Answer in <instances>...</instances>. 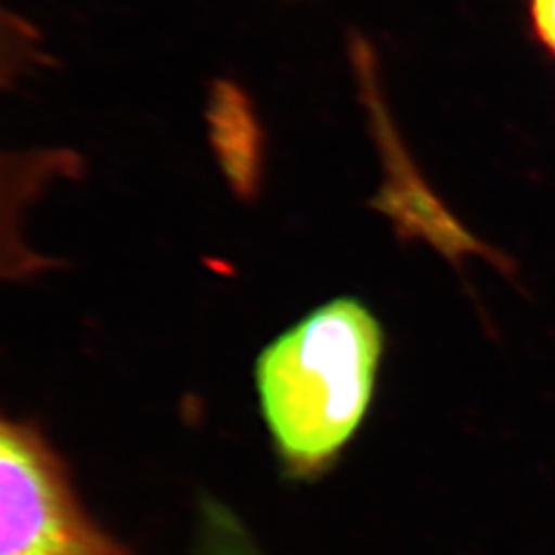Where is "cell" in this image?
<instances>
[{
	"mask_svg": "<svg viewBox=\"0 0 555 555\" xmlns=\"http://www.w3.org/2000/svg\"><path fill=\"white\" fill-rule=\"evenodd\" d=\"M385 332L358 298L330 300L276 337L256 362L259 410L284 476L330 474L377 393Z\"/></svg>",
	"mask_w": 555,
	"mask_h": 555,
	"instance_id": "6da1fadb",
	"label": "cell"
},
{
	"mask_svg": "<svg viewBox=\"0 0 555 555\" xmlns=\"http://www.w3.org/2000/svg\"><path fill=\"white\" fill-rule=\"evenodd\" d=\"M0 555H132L82 508L46 438L2 412Z\"/></svg>",
	"mask_w": 555,
	"mask_h": 555,
	"instance_id": "7a4b0ae2",
	"label": "cell"
},
{
	"mask_svg": "<svg viewBox=\"0 0 555 555\" xmlns=\"http://www.w3.org/2000/svg\"><path fill=\"white\" fill-rule=\"evenodd\" d=\"M192 555H263V552L231 508L219 500H204L199 508L198 541Z\"/></svg>",
	"mask_w": 555,
	"mask_h": 555,
	"instance_id": "3957f363",
	"label": "cell"
},
{
	"mask_svg": "<svg viewBox=\"0 0 555 555\" xmlns=\"http://www.w3.org/2000/svg\"><path fill=\"white\" fill-rule=\"evenodd\" d=\"M531 20L539 40L555 56V0H531Z\"/></svg>",
	"mask_w": 555,
	"mask_h": 555,
	"instance_id": "277c9868",
	"label": "cell"
}]
</instances>
